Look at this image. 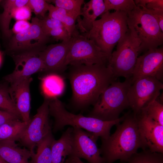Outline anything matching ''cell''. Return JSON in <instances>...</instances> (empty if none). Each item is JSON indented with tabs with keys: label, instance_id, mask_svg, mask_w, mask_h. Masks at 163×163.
Returning a JSON list of instances; mask_svg holds the SVG:
<instances>
[{
	"label": "cell",
	"instance_id": "cell-24",
	"mask_svg": "<svg viewBox=\"0 0 163 163\" xmlns=\"http://www.w3.org/2000/svg\"><path fill=\"white\" fill-rule=\"evenodd\" d=\"M48 11V16L61 22L71 37L79 34L75 24L76 19L65 10L50 4Z\"/></svg>",
	"mask_w": 163,
	"mask_h": 163
},
{
	"label": "cell",
	"instance_id": "cell-7",
	"mask_svg": "<svg viewBox=\"0 0 163 163\" xmlns=\"http://www.w3.org/2000/svg\"><path fill=\"white\" fill-rule=\"evenodd\" d=\"M127 23L140 42L139 53L154 49L163 43V32L155 18L137 6L127 14Z\"/></svg>",
	"mask_w": 163,
	"mask_h": 163
},
{
	"label": "cell",
	"instance_id": "cell-33",
	"mask_svg": "<svg viewBox=\"0 0 163 163\" xmlns=\"http://www.w3.org/2000/svg\"><path fill=\"white\" fill-rule=\"evenodd\" d=\"M39 21L46 34L47 32L51 30L59 27L65 28L63 24L59 21L50 17L48 15L42 19H39Z\"/></svg>",
	"mask_w": 163,
	"mask_h": 163
},
{
	"label": "cell",
	"instance_id": "cell-21",
	"mask_svg": "<svg viewBox=\"0 0 163 163\" xmlns=\"http://www.w3.org/2000/svg\"><path fill=\"white\" fill-rule=\"evenodd\" d=\"M28 0H2L3 12L0 14V29L3 38L8 40L11 37L12 33L10 29L11 20L13 18L12 13L16 8L24 6L27 4Z\"/></svg>",
	"mask_w": 163,
	"mask_h": 163
},
{
	"label": "cell",
	"instance_id": "cell-39",
	"mask_svg": "<svg viewBox=\"0 0 163 163\" xmlns=\"http://www.w3.org/2000/svg\"><path fill=\"white\" fill-rule=\"evenodd\" d=\"M64 163H75L74 157L71 156H68Z\"/></svg>",
	"mask_w": 163,
	"mask_h": 163
},
{
	"label": "cell",
	"instance_id": "cell-9",
	"mask_svg": "<svg viewBox=\"0 0 163 163\" xmlns=\"http://www.w3.org/2000/svg\"><path fill=\"white\" fill-rule=\"evenodd\" d=\"M31 24L27 30L11 36L9 39L7 50L10 54L41 51L47 43L54 40L45 34L37 17L32 18Z\"/></svg>",
	"mask_w": 163,
	"mask_h": 163
},
{
	"label": "cell",
	"instance_id": "cell-42",
	"mask_svg": "<svg viewBox=\"0 0 163 163\" xmlns=\"http://www.w3.org/2000/svg\"><path fill=\"white\" fill-rule=\"evenodd\" d=\"M2 0H0V3L1 2Z\"/></svg>",
	"mask_w": 163,
	"mask_h": 163
},
{
	"label": "cell",
	"instance_id": "cell-20",
	"mask_svg": "<svg viewBox=\"0 0 163 163\" xmlns=\"http://www.w3.org/2000/svg\"><path fill=\"white\" fill-rule=\"evenodd\" d=\"M33 152L19 147L15 141H0V157L8 163H30Z\"/></svg>",
	"mask_w": 163,
	"mask_h": 163
},
{
	"label": "cell",
	"instance_id": "cell-31",
	"mask_svg": "<svg viewBox=\"0 0 163 163\" xmlns=\"http://www.w3.org/2000/svg\"><path fill=\"white\" fill-rule=\"evenodd\" d=\"M46 0H28L27 5L29 6L38 18H44L46 12L49 10L50 4Z\"/></svg>",
	"mask_w": 163,
	"mask_h": 163
},
{
	"label": "cell",
	"instance_id": "cell-17",
	"mask_svg": "<svg viewBox=\"0 0 163 163\" xmlns=\"http://www.w3.org/2000/svg\"><path fill=\"white\" fill-rule=\"evenodd\" d=\"M32 80L29 77L10 85L8 91L10 97L15 104L22 121L29 122L30 110V85Z\"/></svg>",
	"mask_w": 163,
	"mask_h": 163
},
{
	"label": "cell",
	"instance_id": "cell-32",
	"mask_svg": "<svg viewBox=\"0 0 163 163\" xmlns=\"http://www.w3.org/2000/svg\"><path fill=\"white\" fill-rule=\"evenodd\" d=\"M137 6L149 10L163 11V0H135Z\"/></svg>",
	"mask_w": 163,
	"mask_h": 163
},
{
	"label": "cell",
	"instance_id": "cell-15",
	"mask_svg": "<svg viewBox=\"0 0 163 163\" xmlns=\"http://www.w3.org/2000/svg\"><path fill=\"white\" fill-rule=\"evenodd\" d=\"M72 40H69L51 44L46 46L40 52L42 59L44 69L42 72L47 74H62L67 69L66 65V57Z\"/></svg>",
	"mask_w": 163,
	"mask_h": 163
},
{
	"label": "cell",
	"instance_id": "cell-19",
	"mask_svg": "<svg viewBox=\"0 0 163 163\" xmlns=\"http://www.w3.org/2000/svg\"><path fill=\"white\" fill-rule=\"evenodd\" d=\"M73 127H69L51 146L52 163H64L67 156H71L73 150Z\"/></svg>",
	"mask_w": 163,
	"mask_h": 163
},
{
	"label": "cell",
	"instance_id": "cell-27",
	"mask_svg": "<svg viewBox=\"0 0 163 163\" xmlns=\"http://www.w3.org/2000/svg\"><path fill=\"white\" fill-rule=\"evenodd\" d=\"M8 84L5 81L0 82V110L9 112L21 119L16 105L10 95Z\"/></svg>",
	"mask_w": 163,
	"mask_h": 163
},
{
	"label": "cell",
	"instance_id": "cell-13",
	"mask_svg": "<svg viewBox=\"0 0 163 163\" xmlns=\"http://www.w3.org/2000/svg\"><path fill=\"white\" fill-rule=\"evenodd\" d=\"M73 150L71 156L83 158L89 163H104L97 144L99 137L77 127H73Z\"/></svg>",
	"mask_w": 163,
	"mask_h": 163
},
{
	"label": "cell",
	"instance_id": "cell-41",
	"mask_svg": "<svg viewBox=\"0 0 163 163\" xmlns=\"http://www.w3.org/2000/svg\"><path fill=\"white\" fill-rule=\"evenodd\" d=\"M0 163H8L0 157Z\"/></svg>",
	"mask_w": 163,
	"mask_h": 163
},
{
	"label": "cell",
	"instance_id": "cell-3",
	"mask_svg": "<svg viewBox=\"0 0 163 163\" xmlns=\"http://www.w3.org/2000/svg\"><path fill=\"white\" fill-rule=\"evenodd\" d=\"M49 115L54 118L53 131L54 133L62 130L69 125L84 129L92 133L101 139H106L110 135L113 126L121 122L125 114L113 121H106L96 118L86 117L81 113L75 114L67 111L63 104L57 97L50 99Z\"/></svg>",
	"mask_w": 163,
	"mask_h": 163
},
{
	"label": "cell",
	"instance_id": "cell-16",
	"mask_svg": "<svg viewBox=\"0 0 163 163\" xmlns=\"http://www.w3.org/2000/svg\"><path fill=\"white\" fill-rule=\"evenodd\" d=\"M136 117L144 150L163 154V126L142 113Z\"/></svg>",
	"mask_w": 163,
	"mask_h": 163
},
{
	"label": "cell",
	"instance_id": "cell-30",
	"mask_svg": "<svg viewBox=\"0 0 163 163\" xmlns=\"http://www.w3.org/2000/svg\"><path fill=\"white\" fill-rule=\"evenodd\" d=\"M140 113L163 126V105L157 99L142 109Z\"/></svg>",
	"mask_w": 163,
	"mask_h": 163
},
{
	"label": "cell",
	"instance_id": "cell-6",
	"mask_svg": "<svg viewBox=\"0 0 163 163\" xmlns=\"http://www.w3.org/2000/svg\"><path fill=\"white\" fill-rule=\"evenodd\" d=\"M128 27L127 31L117 43L107 64L116 78H131L139 53L140 42L131 27Z\"/></svg>",
	"mask_w": 163,
	"mask_h": 163
},
{
	"label": "cell",
	"instance_id": "cell-37",
	"mask_svg": "<svg viewBox=\"0 0 163 163\" xmlns=\"http://www.w3.org/2000/svg\"><path fill=\"white\" fill-rule=\"evenodd\" d=\"M17 119H21L9 112L0 110V126L7 122Z\"/></svg>",
	"mask_w": 163,
	"mask_h": 163
},
{
	"label": "cell",
	"instance_id": "cell-18",
	"mask_svg": "<svg viewBox=\"0 0 163 163\" xmlns=\"http://www.w3.org/2000/svg\"><path fill=\"white\" fill-rule=\"evenodd\" d=\"M105 6L103 0H91L81 8L82 19L79 17L77 19V26L82 33L89 32L92 28L94 22L97 18L104 13Z\"/></svg>",
	"mask_w": 163,
	"mask_h": 163
},
{
	"label": "cell",
	"instance_id": "cell-12",
	"mask_svg": "<svg viewBox=\"0 0 163 163\" xmlns=\"http://www.w3.org/2000/svg\"><path fill=\"white\" fill-rule=\"evenodd\" d=\"M39 51L22 52L11 55L15 62L13 72L3 78L10 85L30 77L38 72H42L44 65Z\"/></svg>",
	"mask_w": 163,
	"mask_h": 163
},
{
	"label": "cell",
	"instance_id": "cell-10",
	"mask_svg": "<svg viewBox=\"0 0 163 163\" xmlns=\"http://www.w3.org/2000/svg\"><path fill=\"white\" fill-rule=\"evenodd\" d=\"M163 88L161 82L154 77L142 78L134 81L128 93L129 106L134 115L136 116L142 109L157 99Z\"/></svg>",
	"mask_w": 163,
	"mask_h": 163
},
{
	"label": "cell",
	"instance_id": "cell-4",
	"mask_svg": "<svg viewBox=\"0 0 163 163\" xmlns=\"http://www.w3.org/2000/svg\"><path fill=\"white\" fill-rule=\"evenodd\" d=\"M127 17L124 12L107 11L94 22L89 32L81 34L92 40L110 59L114 48L127 31Z\"/></svg>",
	"mask_w": 163,
	"mask_h": 163
},
{
	"label": "cell",
	"instance_id": "cell-25",
	"mask_svg": "<svg viewBox=\"0 0 163 163\" xmlns=\"http://www.w3.org/2000/svg\"><path fill=\"white\" fill-rule=\"evenodd\" d=\"M54 139L51 133L38 144L37 152L32 153L30 163H52L51 146Z\"/></svg>",
	"mask_w": 163,
	"mask_h": 163
},
{
	"label": "cell",
	"instance_id": "cell-23",
	"mask_svg": "<svg viewBox=\"0 0 163 163\" xmlns=\"http://www.w3.org/2000/svg\"><path fill=\"white\" fill-rule=\"evenodd\" d=\"M30 122L17 119L0 126V141H19Z\"/></svg>",
	"mask_w": 163,
	"mask_h": 163
},
{
	"label": "cell",
	"instance_id": "cell-14",
	"mask_svg": "<svg viewBox=\"0 0 163 163\" xmlns=\"http://www.w3.org/2000/svg\"><path fill=\"white\" fill-rule=\"evenodd\" d=\"M148 77L163 80L162 47L149 50L137 58L131 78L132 84L138 78Z\"/></svg>",
	"mask_w": 163,
	"mask_h": 163
},
{
	"label": "cell",
	"instance_id": "cell-28",
	"mask_svg": "<svg viewBox=\"0 0 163 163\" xmlns=\"http://www.w3.org/2000/svg\"><path fill=\"white\" fill-rule=\"evenodd\" d=\"M47 1L54 4L56 7L65 10L76 20L81 15V7L85 3L84 0H52Z\"/></svg>",
	"mask_w": 163,
	"mask_h": 163
},
{
	"label": "cell",
	"instance_id": "cell-8",
	"mask_svg": "<svg viewBox=\"0 0 163 163\" xmlns=\"http://www.w3.org/2000/svg\"><path fill=\"white\" fill-rule=\"evenodd\" d=\"M72 37V42L66 59L67 66L108 64L109 57L92 40L79 34Z\"/></svg>",
	"mask_w": 163,
	"mask_h": 163
},
{
	"label": "cell",
	"instance_id": "cell-29",
	"mask_svg": "<svg viewBox=\"0 0 163 163\" xmlns=\"http://www.w3.org/2000/svg\"><path fill=\"white\" fill-rule=\"evenodd\" d=\"M105 12L110 10L124 12L127 14L130 12L136 5L133 0H104Z\"/></svg>",
	"mask_w": 163,
	"mask_h": 163
},
{
	"label": "cell",
	"instance_id": "cell-26",
	"mask_svg": "<svg viewBox=\"0 0 163 163\" xmlns=\"http://www.w3.org/2000/svg\"><path fill=\"white\" fill-rule=\"evenodd\" d=\"M120 163H163V154L143 150L133 154L127 161Z\"/></svg>",
	"mask_w": 163,
	"mask_h": 163
},
{
	"label": "cell",
	"instance_id": "cell-2",
	"mask_svg": "<svg viewBox=\"0 0 163 163\" xmlns=\"http://www.w3.org/2000/svg\"><path fill=\"white\" fill-rule=\"evenodd\" d=\"M116 125L113 133L106 139H101L99 150L104 163H113L118 160L126 161L139 149L144 150L136 116L127 113L124 120Z\"/></svg>",
	"mask_w": 163,
	"mask_h": 163
},
{
	"label": "cell",
	"instance_id": "cell-36",
	"mask_svg": "<svg viewBox=\"0 0 163 163\" xmlns=\"http://www.w3.org/2000/svg\"><path fill=\"white\" fill-rule=\"evenodd\" d=\"M31 25V23L28 21H17L13 25L12 32L15 35L20 33L29 29Z\"/></svg>",
	"mask_w": 163,
	"mask_h": 163
},
{
	"label": "cell",
	"instance_id": "cell-43",
	"mask_svg": "<svg viewBox=\"0 0 163 163\" xmlns=\"http://www.w3.org/2000/svg\"><path fill=\"white\" fill-rule=\"evenodd\" d=\"M0 61H1V59H0Z\"/></svg>",
	"mask_w": 163,
	"mask_h": 163
},
{
	"label": "cell",
	"instance_id": "cell-5",
	"mask_svg": "<svg viewBox=\"0 0 163 163\" xmlns=\"http://www.w3.org/2000/svg\"><path fill=\"white\" fill-rule=\"evenodd\" d=\"M131 84V78L123 82L113 81L101 94L87 116L106 121L119 118L129 107L128 93Z\"/></svg>",
	"mask_w": 163,
	"mask_h": 163
},
{
	"label": "cell",
	"instance_id": "cell-11",
	"mask_svg": "<svg viewBox=\"0 0 163 163\" xmlns=\"http://www.w3.org/2000/svg\"><path fill=\"white\" fill-rule=\"evenodd\" d=\"M50 99L45 98L37 113L28 124L19 142L31 152L34 147L52 133L49 120Z\"/></svg>",
	"mask_w": 163,
	"mask_h": 163
},
{
	"label": "cell",
	"instance_id": "cell-38",
	"mask_svg": "<svg viewBox=\"0 0 163 163\" xmlns=\"http://www.w3.org/2000/svg\"><path fill=\"white\" fill-rule=\"evenodd\" d=\"M142 9L151 15L155 18L161 31L163 32V11L149 10Z\"/></svg>",
	"mask_w": 163,
	"mask_h": 163
},
{
	"label": "cell",
	"instance_id": "cell-40",
	"mask_svg": "<svg viewBox=\"0 0 163 163\" xmlns=\"http://www.w3.org/2000/svg\"><path fill=\"white\" fill-rule=\"evenodd\" d=\"M74 158L75 163H85L82 161L80 158L76 157H74Z\"/></svg>",
	"mask_w": 163,
	"mask_h": 163
},
{
	"label": "cell",
	"instance_id": "cell-34",
	"mask_svg": "<svg viewBox=\"0 0 163 163\" xmlns=\"http://www.w3.org/2000/svg\"><path fill=\"white\" fill-rule=\"evenodd\" d=\"M32 11L27 4L24 6L15 8L13 11V18L16 21H28L31 16Z\"/></svg>",
	"mask_w": 163,
	"mask_h": 163
},
{
	"label": "cell",
	"instance_id": "cell-1",
	"mask_svg": "<svg viewBox=\"0 0 163 163\" xmlns=\"http://www.w3.org/2000/svg\"><path fill=\"white\" fill-rule=\"evenodd\" d=\"M68 77L72 90V103L76 109L94 105L116 78L107 65L70 66Z\"/></svg>",
	"mask_w": 163,
	"mask_h": 163
},
{
	"label": "cell",
	"instance_id": "cell-22",
	"mask_svg": "<svg viewBox=\"0 0 163 163\" xmlns=\"http://www.w3.org/2000/svg\"><path fill=\"white\" fill-rule=\"evenodd\" d=\"M65 83L59 74H47L42 79L41 88L45 98L50 99L57 97L63 93Z\"/></svg>",
	"mask_w": 163,
	"mask_h": 163
},
{
	"label": "cell",
	"instance_id": "cell-35",
	"mask_svg": "<svg viewBox=\"0 0 163 163\" xmlns=\"http://www.w3.org/2000/svg\"><path fill=\"white\" fill-rule=\"evenodd\" d=\"M46 34L49 37H52L57 41H67L72 37L65 27H59L51 30L47 32Z\"/></svg>",
	"mask_w": 163,
	"mask_h": 163
}]
</instances>
